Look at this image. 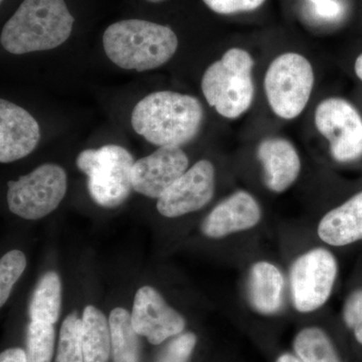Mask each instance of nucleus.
<instances>
[{
    "instance_id": "b1692460",
    "label": "nucleus",
    "mask_w": 362,
    "mask_h": 362,
    "mask_svg": "<svg viewBox=\"0 0 362 362\" xmlns=\"http://www.w3.org/2000/svg\"><path fill=\"white\" fill-rule=\"evenodd\" d=\"M26 258L20 250L7 252L0 261V305L4 306L14 284L25 270Z\"/></svg>"
},
{
    "instance_id": "393cba45",
    "label": "nucleus",
    "mask_w": 362,
    "mask_h": 362,
    "mask_svg": "<svg viewBox=\"0 0 362 362\" xmlns=\"http://www.w3.org/2000/svg\"><path fill=\"white\" fill-rule=\"evenodd\" d=\"M197 340V337L192 332L178 335L162 350L157 362H188Z\"/></svg>"
},
{
    "instance_id": "6ab92c4d",
    "label": "nucleus",
    "mask_w": 362,
    "mask_h": 362,
    "mask_svg": "<svg viewBox=\"0 0 362 362\" xmlns=\"http://www.w3.org/2000/svg\"><path fill=\"white\" fill-rule=\"evenodd\" d=\"M113 362H140V342L132 317L123 308L112 310L109 317Z\"/></svg>"
},
{
    "instance_id": "f257e3e1",
    "label": "nucleus",
    "mask_w": 362,
    "mask_h": 362,
    "mask_svg": "<svg viewBox=\"0 0 362 362\" xmlns=\"http://www.w3.org/2000/svg\"><path fill=\"white\" fill-rule=\"evenodd\" d=\"M204 119L197 98L171 90L151 93L133 109L131 123L137 134L158 147H180L199 133Z\"/></svg>"
},
{
    "instance_id": "a878e982",
    "label": "nucleus",
    "mask_w": 362,
    "mask_h": 362,
    "mask_svg": "<svg viewBox=\"0 0 362 362\" xmlns=\"http://www.w3.org/2000/svg\"><path fill=\"white\" fill-rule=\"evenodd\" d=\"M343 318L354 331L357 341L362 345V290L354 292L345 303Z\"/></svg>"
},
{
    "instance_id": "2eb2a0df",
    "label": "nucleus",
    "mask_w": 362,
    "mask_h": 362,
    "mask_svg": "<svg viewBox=\"0 0 362 362\" xmlns=\"http://www.w3.org/2000/svg\"><path fill=\"white\" fill-rule=\"evenodd\" d=\"M258 158L263 165L266 185L274 192H283L291 187L301 170L296 149L282 138H268L261 142Z\"/></svg>"
},
{
    "instance_id": "bb28decb",
    "label": "nucleus",
    "mask_w": 362,
    "mask_h": 362,
    "mask_svg": "<svg viewBox=\"0 0 362 362\" xmlns=\"http://www.w3.org/2000/svg\"><path fill=\"white\" fill-rule=\"evenodd\" d=\"M314 16L324 21H334L342 14L341 4L337 0H323L319 4H311Z\"/></svg>"
},
{
    "instance_id": "9d476101",
    "label": "nucleus",
    "mask_w": 362,
    "mask_h": 362,
    "mask_svg": "<svg viewBox=\"0 0 362 362\" xmlns=\"http://www.w3.org/2000/svg\"><path fill=\"white\" fill-rule=\"evenodd\" d=\"M216 171L209 160L197 162L166 190L157 202L159 214L166 218H178L194 213L213 199Z\"/></svg>"
},
{
    "instance_id": "cd10ccee",
    "label": "nucleus",
    "mask_w": 362,
    "mask_h": 362,
    "mask_svg": "<svg viewBox=\"0 0 362 362\" xmlns=\"http://www.w3.org/2000/svg\"><path fill=\"white\" fill-rule=\"evenodd\" d=\"M211 11L220 14H232L244 11L243 0H204Z\"/></svg>"
},
{
    "instance_id": "7c9ffc66",
    "label": "nucleus",
    "mask_w": 362,
    "mask_h": 362,
    "mask_svg": "<svg viewBox=\"0 0 362 362\" xmlns=\"http://www.w3.org/2000/svg\"><path fill=\"white\" fill-rule=\"evenodd\" d=\"M354 70H356L357 77L362 81V54H359L358 58L356 59Z\"/></svg>"
},
{
    "instance_id": "c756f323",
    "label": "nucleus",
    "mask_w": 362,
    "mask_h": 362,
    "mask_svg": "<svg viewBox=\"0 0 362 362\" xmlns=\"http://www.w3.org/2000/svg\"><path fill=\"white\" fill-rule=\"evenodd\" d=\"M276 362H303L300 361L299 358L296 356H293L291 354H281L280 356L278 357L277 361Z\"/></svg>"
},
{
    "instance_id": "9b49d317",
    "label": "nucleus",
    "mask_w": 362,
    "mask_h": 362,
    "mask_svg": "<svg viewBox=\"0 0 362 362\" xmlns=\"http://www.w3.org/2000/svg\"><path fill=\"white\" fill-rule=\"evenodd\" d=\"M131 317L136 332L153 345L180 335L185 328V318L150 286L136 293Z\"/></svg>"
},
{
    "instance_id": "2f4dec72",
    "label": "nucleus",
    "mask_w": 362,
    "mask_h": 362,
    "mask_svg": "<svg viewBox=\"0 0 362 362\" xmlns=\"http://www.w3.org/2000/svg\"><path fill=\"white\" fill-rule=\"evenodd\" d=\"M323 1V0H308L309 4H319V2Z\"/></svg>"
},
{
    "instance_id": "20e7f679",
    "label": "nucleus",
    "mask_w": 362,
    "mask_h": 362,
    "mask_svg": "<svg viewBox=\"0 0 362 362\" xmlns=\"http://www.w3.org/2000/svg\"><path fill=\"white\" fill-rule=\"evenodd\" d=\"M254 64L249 52L233 47L204 71L202 93L207 103L220 115L238 118L251 107L255 94L252 78Z\"/></svg>"
},
{
    "instance_id": "a211bd4d",
    "label": "nucleus",
    "mask_w": 362,
    "mask_h": 362,
    "mask_svg": "<svg viewBox=\"0 0 362 362\" xmlns=\"http://www.w3.org/2000/svg\"><path fill=\"white\" fill-rule=\"evenodd\" d=\"M84 362H109L111 349L110 324L103 312L89 305L82 317Z\"/></svg>"
},
{
    "instance_id": "7ed1b4c3",
    "label": "nucleus",
    "mask_w": 362,
    "mask_h": 362,
    "mask_svg": "<svg viewBox=\"0 0 362 362\" xmlns=\"http://www.w3.org/2000/svg\"><path fill=\"white\" fill-rule=\"evenodd\" d=\"M105 52L111 62L125 70H154L168 63L178 47L175 33L152 21H117L105 30Z\"/></svg>"
},
{
    "instance_id": "473e14b6",
    "label": "nucleus",
    "mask_w": 362,
    "mask_h": 362,
    "mask_svg": "<svg viewBox=\"0 0 362 362\" xmlns=\"http://www.w3.org/2000/svg\"><path fill=\"white\" fill-rule=\"evenodd\" d=\"M149 1H152V2H159V1H163V0H149Z\"/></svg>"
},
{
    "instance_id": "f03ea898",
    "label": "nucleus",
    "mask_w": 362,
    "mask_h": 362,
    "mask_svg": "<svg viewBox=\"0 0 362 362\" xmlns=\"http://www.w3.org/2000/svg\"><path fill=\"white\" fill-rule=\"evenodd\" d=\"M74 21L64 0H23L2 28L0 42L13 54L49 51L69 40Z\"/></svg>"
},
{
    "instance_id": "1a4fd4ad",
    "label": "nucleus",
    "mask_w": 362,
    "mask_h": 362,
    "mask_svg": "<svg viewBox=\"0 0 362 362\" xmlns=\"http://www.w3.org/2000/svg\"><path fill=\"white\" fill-rule=\"evenodd\" d=\"M315 124L329 141L335 160L349 162L362 156V119L349 102L340 98L324 100L317 106Z\"/></svg>"
},
{
    "instance_id": "dca6fc26",
    "label": "nucleus",
    "mask_w": 362,
    "mask_h": 362,
    "mask_svg": "<svg viewBox=\"0 0 362 362\" xmlns=\"http://www.w3.org/2000/svg\"><path fill=\"white\" fill-rule=\"evenodd\" d=\"M318 235L334 247L362 240V192L325 214L319 223Z\"/></svg>"
},
{
    "instance_id": "5701e85b",
    "label": "nucleus",
    "mask_w": 362,
    "mask_h": 362,
    "mask_svg": "<svg viewBox=\"0 0 362 362\" xmlns=\"http://www.w3.org/2000/svg\"><path fill=\"white\" fill-rule=\"evenodd\" d=\"M56 362H84L82 342V319L77 313L64 320L59 333Z\"/></svg>"
},
{
    "instance_id": "ddd939ff",
    "label": "nucleus",
    "mask_w": 362,
    "mask_h": 362,
    "mask_svg": "<svg viewBox=\"0 0 362 362\" xmlns=\"http://www.w3.org/2000/svg\"><path fill=\"white\" fill-rule=\"evenodd\" d=\"M39 123L30 112L7 100H0V162L25 158L37 148Z\"/></svg>"
},
{
    "instance_id": "412c9836",
    "label": "nucleus",
    "mask_w": 362,
    "mask_h": 362,
    "mask_svg": "<svg viewBox=\"0 0 362 362\" xmlns=\"http://www.w3.org/2000/svg\"><path fill=\"white\" fill-rule=\"evenodd\" d=\"M293 347L303 362H342L330 337L321 328L306 327L299 331Z\"/></svg>"
},
{
    "instance_id": "aec40b11",
    "label": "nucleus",
    "mask_w": 362,
    "mask_h": 362,
    "mask_svg": "<svg viewBox=\"0 0 362 362\" xmlns=\"http://www.w3.org/2000/svg\"><path fill=\"white\" fill-rule=\"evenodd\" d=\"M62 306V283L56 272H47L40 279L30 300L32 321L54 324L58 321Z\"/></svg>"
},
{
    "instance_id": "6e6552de",
    "label": "nucleus",
    "mask_w": 362,
    "mask_h": 362,
    "mask_svg": "<svg viewBox=\"0 0 362 362\" xmlns=\"http://www.w3.org/2000/svg\"><path fill=\"white\" fill-rule=\"evenodd\" d=\"M337 276L334 256L325 249H314L302 255L291 269V293L295 308L309 313L329 299Z\"/></svg>"
},
{
    "instance_id": "0eeeda50",
    "label": "nucleus",
    "mask_w": 362,
    "mask_h": 362,
    "mask_svg": "<svg viewBox=\"0 0 362 362\" xmlns=\"http://www.w3.org/2000/svg\"><path fill=\"white\" fill-rule=\"evenodd\" d=\"M66 188L68 180L64 168L57 164H42L20 180L9 181V209L25 220H40L59 206Z\"/></svg>"
},
{
    "instance_id": "4be33fe9",
    "label": "nucleus",
    "mask_w": 362,
    "mask_h": 362,
    "mask_svg": "<svg viewBox=\"0 0 362 362\" xmlns=\"http://www.w3.org/2000/svg\"><path fill=\"white\" fill-rule=\"evenodd\" d=\"M54 324L32 321L26 333L28 362H51L54 349Z\"/></svg>"
},
{
    "instance_id": "4468645a",
    "label": "nucleus",
    "mask_w": 362,
    "mask_h": 362,
    "mask_svg": "<svg viewBox=\"0 0 362 362\" xmlns=\"http://www.w3.org/2000/svg\"><path fill=\"white\" fill-rule=\"evenodd\" d=\"M261 216L256 199L249 192H238L214 207L202 223V232L206 237L220 239L254 228Z\"/></svg>"
},
{
    "instance_id": "f3484780",
    "label": "nucleus",
    "mask_w": 362,
    "mask_h": 362,
    "mask_svg": "<svg viewBox=\"0 0 362 362\" xmlns=\"http://www.w3.org/2000/svg\"><path fill=\"white\" fill-rule=\"evenodd\" d=\"M285 281L277 267L268 262L252 265L249 277V299L255 310L271 315L283 304Z\"/></svg>"
},
{
    "instance_id": "c85d7f7f",
    "label": "nucleus",
    "mask_w": 362,
    "mask_h": 362,
    "mask_svg": "<svg viewBox=\"0 0 362 362\" xmlns=\"http://www.w3.org/2000/svg\"><path fill=\"white\" fill-rule=\"evenodd\" d=\"M0 362H28L26 352L21 349L4 350L0 356Z\"/></svg>"
},
{
    "instance_id": "39448f33",
    "label": "nucleus",
    "mask_w": 362,
    "mask_h": 362,
    "mask_svg": "<svg viewBox=\"0 0 362 362\" xmlns=\"http://www.w3.org/2000/svg\"><path fill=\"white\" fill-rule=\"evenodd\" d=\"M76 163L88 176L90 197L99 206L113 209L129 197L135 161L127 149L119 145L86 149L78 154Z\"/></svg>"
},
{
    "instance_id": "f8f14e48",
    "label": "nucleus",
    "mask_w": 362,
    "mask_h": 362,
    "mask_svg": "<svg viewBox=\"0 0 362 362\" xmlns=\"http://www.w3.org/2000/svg\"><path fill=\"white\" fill-rule=\"evenodd\" d=\"M188 168L187 154L180 147H159L135 161L132 187L138 194L159 199Z\"/></svg>"
},
{
    "instance_id": "423d86ee",
    "label": "nucleus",
    "mask_w": 362,
    "mask_h": 362,
    "mask_svg": "<svg viewBox=\"0 0 362 362\" xmlns=\"http://www.w3.org/2000/svg\"><path fill=\"white\" fill-rule=\"evenodd\" d=\"M314 73L308 59L288 52L272 62L267 70L265 90L274 113L286 120L296 118L310 99Z\"/></svg>"
}]
</instances>
